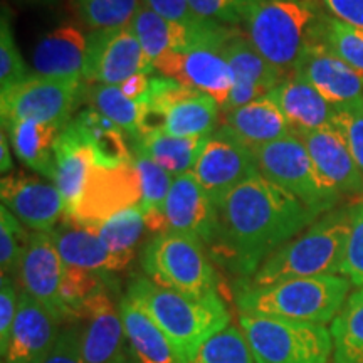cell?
<instances>
[{"instance_id":"cell-1","label":"cell","mask_w":363,"mask_h":363,"mask_svg":"<svg viewBox=\"0 0 363 363\" xmlns=\"http://www.w3.org/2000/svg\"><path fill=\"white\" fill-rule=\"evenodd\" d=\"M217 214L219 227L208 249L229 269L251 278L267 257L323 216L261 175L227 194Z\"/></svg>"},{"instance_id":"cell-2","label":"cell","mask_w":363,"mask_h":363,"mask_svg":"<svg viewBox=\"0 0 363 363\" xmlns=\"http://www.w3.org/2000/svg\"><path fill=\"white\" fill-rule=\"evenodd\" d=\"M170 342L177 363H194L202 345L229 326L230 313L219 298H190L162 288L148 278H135L126 291Z\"/></svg>"},{"instance_id":"cell-3","label":"cell","mask_w":363,"mask_h":363,"mask_svg":"<svg viewBox=\"0 0 363 363\" xmlns=\"http://www.w3.org/2000/svg\"><path fill=\"white\" fill-rule=\"evenodd\" d=\"M328 16L321 0H252L242 21L246 38L288 78Z\"/></svg>"},{"instance_id":"cell-4","label":"cell","mask_w":363,"mask_h":363,"mask_svg":"<svg viewBox=\"0 0 363 363\" xmlns=\"http://www.w3.org/2000/svg\"><path fill=\"white\" fill-rule=\"evenodd\" d=\"M350 220L352 203H340L331 208L306 230L267 257L247 286L257 288L281 281L325 274L342 276Z\"/></svg>"},{"instance_id":"cell-5","label":"cell","mask_w":363,"mask_h":363,"mask_svg":"<svg viewBox=\"0 0 363 363\" xmlns=\"http://www.w3.org/2000/svg\"><path fill=\"white\" fill-rule=\"evenodd\" d=\"M350 281L340 274L289 279L257 288L246 286L238 294V306L239 313L326 325L337 318L350 296Z\"/></svg>"},{"instance_id":"cell-6","label":"cell","mask_w":363,"mask_h":363,"mask_svg":"<svg viewBox=\"0 0 363 363\" xmlns=\"http://www.w3.org/2000/svg\"><path fill=\"white\" fill-rule=\"evenodd\" d=\"M239 328L256 363H328L333 355L325 325L239 313Z\"/></svg>"},{"instance_id":"cell-7","label":"cell","mask_w":363,"mask_h":363,"mask_svg":"<svg viewBox=\"0 0 363 363\" xmlns=\"http://www.w3.org/2000/svg\"><path fill=\"white\" fill-rule=\"evenodd\" d=\"M142 266L153 283L190 298L217 294V274L206 244L192 235L158 234L143 249Z\"/></svg>"},{"instance_id":"cell-8","label":"cell","mask_w":363,"mask_h":363,"mask_svg":"<svg viewBox=\"0 0 363 363\" xmlns=\"http://www.w3.org/2000/svg\"><path fill=\"white\" fill-rule=\"evenodd\" d=\"M140 138L152 133L174 136H211L219 123L220 108L201 91L179 81L157 76L142 101Z\"/></svg>"},{"instance_id":"cell-9","label":"cell","mask_w":363,"mask_h":363,"mask_svg":"<svg viewBox=\"0 0 363 363\" xmlns=\"http://www.w3.org/2000/svg\"><path fill=\"white\" fill-rule=\"evenodd\" d=\"M259 175L293 194L315 211L326 214L340 206L342 195L318 174L303 138L291 133L252 150Z\"/></svg>"},{"instance_id":"cell-10","label":"cell","mask_w":363,"mask_h":363,"mask_svg":"<svg viewBox=\"0 0 363 363\" xmlns=\"http://www.w3.org/2000/svg\"><path fill=\"white\" fill-rule=\"evenodd\" d=\"M234 30L230 26H225L219 33L194 40L185 49L170 51L158 59L153 69L165 78L207 94L222 110L234 84L233 71L222 52V45Z\"/></svg>"},{"instance_id":"cell-11","label":"cell","mask_w":363,"mask_h":363,"mask_svg":"<svg viewBox=\"0 0 363 363\" xmlns=\"http://www.w3.org/2000/svg\"><path fill=\"white\" fill-rule=\"evenodd\" d=\"M81 79L45 78L33 74L0 93L2 123L13 120H35L67 126L81 98Z\"/></svg>"},{"instance_id":"cell-12","label":"cell","mask_w":363,"mask_h":363,"mask_svg":"<svg viewBox=\"0 0 363 363\" xmlns=\"http://www.w3.org/2000/svg\"><path fill=\"white\" fill-rule=\"evenodd\" d=\"M145 224L157 235L165 233L192 235L211 247L217 235L219 214L214 201L190 172L175 177L162 211L145 214Z\"/></svg>"},{"instance_id":"cell-13","label":"cell","mask_w":363,"mask_h":363,"mask_svg":"<svg viewBox=\"0 0 363 363\" xmlns=\"http://www.w3.org/2000/svg\"><path fill=\"white\" fill-rule=\"evenodd\" d=\"M136 206H142V184L133 160L116 167L93 165L83 192L66 217L98 227Z\"/></svg>"},{"instance_id":"cell-14","label":"cell","mask_w":363,"mask_h":363,"mask_svg":"<svg viewBox=\"0 0 363 363\" xmlns=\"http://www.w3.org/2000/svg\"><path fill=\"white\" fill-rule=\"evenodd\" d=\"M153 71L130 24L91 30L83 79L88 84L120 86L138 72Z\"/></svg>"},{"instance_id":"cell-15","label":"cell","mask_w":363,"mask_h":363,"mask_svg":"<svg viewBox=\"0 0 363 363\" xmlns=\"http://www.w3.org/2000/svg\"><path fill=\"white\" fill-rule=\"evenodd\" d=\"M192 174L217 206L240 184L259 175L252 150L217 128L207 138Z\"/></svg>"},{"instance_id":"cell-16","label":"cell","mask_w":363,"mask_h":363,"mask_svg":"<svg viewBox=\"0 0 363 363\" xmlns=\"http://www.w3.org/2000/svg\"><path fill=\"white\" fill-rule=\"evenodd\" d=\"M0 199L2 206L33 233H51L66 216L65 201L56 185L24 172L2 177Z\"/></svg>"},{"instance_id":"cell-17","label":"cell","mask_w":363,"mask_h":363,"mask_svg":"<svg viewBox=\"0 0 363 363\" xmlns=\"http://www.w3.org/2000/svg\"><path fill=\"white\" fill-rule=\"evenodd\" d=\"M65 272L66 264L49 233H30L17 278L22 291L48 308L59 321L72 320L61 296Z\"/></svg>"},{"instance_id":"cell-18","label":"cell","mask_w":363,"mask_h":363,"mask_svg":"<svg viewBox=\"0 0 363 363\" xmlns=\"http://www.w3.org/2000/svg\"><path fill=\"white\" fill-rule=\"evenodd\" d=\"M59 323L48 308L22 291L11 337L2 352L4 363H43L61 335Z\"/></svg>"},{"instance_id":"cell-19","label":"cell","mask_w":363,"mask_h":363,"mask_svg":"<svg viewBox=\"0 0 363 363\" xmlns=\"http://www.w3.org/2000/svg\"><path fill=\"white\" fill-rule=\"evenodd\" d=\"M293 74L308 81L333 106L363 101V74L321 43H313Z\"/></svg>"},{"instance_id":"cell-20","label":"cell","mask_w":363,"mask_h":363,"mask_svg":"<svg viewBox=\"0 0 363 363\" xmlns=\"http://www.w3.org/2000/svg\"><path fill=\"white\" fill-rule=\"evenodd\" d=\"M305 142L318 174L345 197L363 199V172L337 126H326L299 135Z\"/></svg>"},{"instance_id":"cell-21","label":"cell","mask_w":363,"mask_h":363,"mask_svg":"<svg viewBox=\"0 0 363 363\" xmlns=\"http://www.w3.org/2000/svg\"><path fill=\"white\" fill-rule=\"evenodd\" d=\"M49 235L66 266L106 274L125 269L133 261V257L113 252L99 238L96 227L83 225L67 217Z\"/></svg>"},{"instance_id":"cell-22","label":"cell","mask_w":363,"mask_h":363,"mask_svg":"<svg viewBox=\"0 0 363 363\" xmlns=\"http://www.w3.org/2000/svg\"><path fill=\"white\" fill-rule=\"evenodd\" d=\"M88 35L76 24H61L39 39L33 52L34 74L45 78L83 79Z\"/></svg>"},{"instance_id":"cell-23","label":"cell","mask_w":363,"mask_h":363,"mask_svg":"<svg viewBox=\"0 0 363 363\" xmlns=\"http://www.w3.org/2000/svg\"><path fill=\"white\" fill-rule=\"evenodd\" d=\"M278 104L293 133L303 135L326 126H335L337 108L326 101L313 86L296 74L288 76L267 93Z\"/></svg>"},{"instance_id":"cell-24","label":"cell","mask_w":363,"mask_h":363,"mask_svg":"<svg viewBox=\"0 0 363 363\" xmlns=\"http://www.w3.org/2000/svg\"><path fill=\"white\" fill-rule=\"evenodd\" d=\"M79 318L88 320V326L83 330L84 363H111L123 353V321L106 289L93 294L81 306Z\"/></svg>"},{"instance_id":"cell-25","label":"cell","mask_w":363,"mask_h":363,"mask_svg":"<svg viewBox=\"0 0 363 363\" xmlns=\"http://www.w3.org/2000/svg\"><path fill=\"white\" fill-rule=\"evenodd\" d=\"M219 128L251 150L293 133L278 104L267 94L225 113Z\"/></svg>"},{"instance_id":"cell-26","label":"cell","mask_w":363,"mask_h":363,"mask_svg":"<svg viewBox=\"0 0 363 363\" xmlns=\"http://www.w3.org/2000/svg\"><path fill=\"white\" fill-rule=\"evenodd\" d=\"M9 140L19 160L54 184L56 179V142L66 128L54 123H43L35 120H13L2 123Z\"/></svg>"},{"instance_id":"cell-27","label":"cell","mask_w":363,"mask_h":363,"mask_svg":"<svg viewBox=\"0 0 363 363\" xmlns=\"http://www.w3.org/2000/svg\"><path fill=\"white\" fill-rule=\"evenodd\" d=\"M54 158H56L54 185L62 195L67 216L83 192L89 172L94 165V155L79 131L69 123L59 135Z\"/></svg>"},{"instance_id":"cell-28","label":"cell","mask_w":363,"mask_h":363,"mask_svg":"<svg viewBox=\"0 0 363 363\" xmlns=\"http://www.w3.org/2000/svg\"><path fill=\"white\" fill-rule=\"evenodd\" d=\"M118 310L135 363H177L170 342L147 311L128 296L121 298Z\"/></svg>"},{"instance_id":"cell-29","label":"cell","mask_w":363,"mask_h":363,"mask_svg":"<svg viewBox=\"0 0 363 363\" xmlns=\"http://www.w3.org/2000/svg\"><path fill=\"white\" fill-rule=\"evenodd\" d=\"M222 52L233 71V86H247L261 91L266 96L281 81L286 79L283 72H279L261 56L246 34L234 30L222 45Z\"/></svg>"},{"instance_id":"cell-30","label":"cell","mask_w":363,"mask_h":363,"mask_svg":"<svg viewBox=\"0 0 363 363\" xmlns=\"http://www.w3.org/2000/svg\"><path fill=\"white\" fill-rule=\"evenodd\" d=\"M71 123L93 150L94 165L116 167L133 160L125 131L101 113L88 108L78 113Z\"/></svg>"},{"instance_id":"cell-31","label":"cell","mask_w":363,"mask_h":363,"mask_svg":"<svg viewBox=\"0 0 363 363\" xmlns=\"http://www.w3.org/2000/svg\"><path fill=\"white\" fill-rule=\"evenodd\" d=\"M131 30L138 39L145 57L150 65H155L158 59L170 51H180L192 43V30L187 26L175 24L163 19L157 12L142 4L130 22Z\"/></svg>"},{"instance_id":"cell-32","label":"cell","mask_w":363,"mask_h":363,"mask_svg":"<svg viewBox=\"0 0 363 363\" xmlns=\"http://www.w3.org/2000/svg\"><path fill=\"white\" fill-rule=\"evenodd\" d=\"M207 138L208 136H174L160 131L142 136L135 142V148L157 162L175 179L192 172Z\"/></svg>"},{"instance_id":"cell-33","label":"cell","mask_w":363,"mask_h":363,"mask_svg":"<svg viewBox=\"0 0 363 363\" xmlns=\"http://www.w3.org/2000/svg\"><path fill=\"white\" fill-rule=\"evenodd\" d=\"M333 362L363 363V286L347 298L340 313L331 321Z\"/></svg>"},{"instance_id":"cell-34","label":"cell","mask_w":363,"mask_h":363,"mask_svg":"<svg viewBox=\"0 0 363 363\" xmlns=\"http://www.w3.org/2000/svg\"><path fill=\"white\" fill-rule=\"evenodd\" d=\"M81 98L89 104V108L101 113L108 120L120 126L133 138L140 140V118H142V103L126 98L120 86L88 84L81 88Z\"/></svg>"},{"instance_id":"cell-35","label":"cell","mask_w":363,"mask_h":363,"mask_svg":"<svg viewBox=\"0 0 363 363\" xmlns=\"http://www.w3.org/2000/svg\"><path fill=\"white\" fill-rule=\"evenodd\" d=\"M79 19L91 30L128 26L143 0H71Z\"/></svg>"},{"instance_id":"cell-36","label":"cell","mask_w":363,"mask_h":363,"mask_svg":"<svg viewBox=\"0 0 363 363\" xmlns=\"http://www.w3.org/2000/svg\"><path fill=\"white\" fill-rule=\"evenodd\" d=\"M96 229L99 238L113 252L135 257L136 244L143 235V230L147 229V224H145L142 207L136 206L113 216Z\"/></svg>"},{"instance_id":"cell-37","label":"cell","mask_w":363,"mask_h":363,"mask_svg":"<svg viewBox=\"0 0 363 363\" xmlns=\"http://www.w3.org/2000/svg\"><path fill=\"white\" fill-rule=\"evenodd\" d=\"M318 43L326 45L342 61L363 74V30L345 24L328 13L321 26Z\"/></svg>"},{"instance_id":"cell-38","label":"cell","mask_w":363,"mask_h":363,"mask_svg":"<svg viewBox=\"0 0 363 363\" xmlns=\"http://www.w3.org/2000/svg\"><path fill=\"white\" fill-rule=\"evenodd\" d=\"M133 163L138 170L140 184H142V206L140 207H142L143 214L162 211L163 202L174 184V177L135 147Z\"/></svg>"},{"instance_id":"cell-39","label":"cell","mask_w":363,"mask_h":363,"mask_svg":"<svg viewBox=\"0 0 363 363\" xmlns=\"http://www.w3.org/2000/svg\"><path fill=\"white\" fill-rule=\"evenodd\" d=\"M194 363H256L239 326L229 325L199 350Z\"/></svg>"},{"instance_id":"cell-40","label":"cell","mask_w":363,"mask_h":363,"mask_svg":"<svg viewBox=\"0 0 363 363\" xmlns=\"http://www.w3.org/2000/svg\"><path fill=\"white\" fill-rule=\"evenodd\" d=\"M30 233L27 227L9 211L0 207V269L2 276L13 278L19 274L21 261L29 244Z\"/></svg>"},{"instance_id":"cell-41","label":"cell","mask_w":363,"mask_h":363,"mask_svg":"<svg viewBox=\"0 0 363 363\" xmlns=\"http://www.w3.org/2000/svg\"><path fill=\"white\" fill-rule=\"evenodd\" d=\"M104 288L103 272L86 271L79 267L66 266L65 279L61 286V296L67 310H69L72 320H79V310L88 299Z\"/></svg>"},{"instance_id":"cell-42","label":"cell","mask_w":363,"mask_h":363,"mask_svg":"<svg viewBox=\"0 0 363 363\" xmlns=\"http://www.w3.org/2000/svg\"><path fill=\"white\" fill-rule=\"evenodd\" d=\"M29 76L24 59L13 40L11 22L4 12L2 22H0V93L19 84Z\"/></svg>"},{"instance_id":"cell-43","label":"cell","mask_w":363,"mask_h":363,"mask_svg":"<svg viewBox=\"0 0 363 363\" xmlns=\"http://www.w3.org/2000/svg\"><path fill=\"white\" fill-rule=\"evenodd\" d=\"M342 276L350 281L352 286H363V199L352 202L350 235L345 249Z\"/></svg>"},{"instance_id":"cell-44","label":"cell","mask_w":363,"mask_h":363,"mask_svg":"<svg viewBox=\"0 0 363 363\" xmlns=\"http://www.w3.org/2000/svg\"><path fill=\"white\" fill-rule=\"evenodd\" d=\"M252 0H189L195 16L222 26H240Z\"/></svg>"},{"instance_id":"cell-45","label":"cell","mask_w":363,"mask_h":363,"mask_svg":"<svg viewBox=\"0 0 363 363\" xmlns=\"http://www.w3.org/2000/svg\"><path fill=\"white\" fill-rule=\"evenodd\" d=\"M337 108L335 126L342 131L355 162L363 172V101Z\"/></svg>"},{"instance_id":"cell-46","label":"cell","mask_w":363,"mask_h":363,"mask_svg":"<svg viewBox=\"0 0 363 363\" xmlns=\"http://www.w3.org/2000/svg\"><path fill=\"white\" fill-rule=\"evenodd\" d=\"M43 363H84L83 328L79 325L61 331L56 345Z\"/></svg>"},{"instance_id":"cell-47","label":"cell","mask_w":363,"mask_h":363,"mask_svg":"<svg viewBox=\"0 0 363 363\" xmlns=\"http://www.w3.org/2000/svg\"><path fill=\"white\" fill-rule=\"evenodd\" d=\"M19 308V296H17L16 284L12 278L2 276L0 279V352L6 350L9 337Z\"/></svg>"},{"instance_id":"cell-48","label":"cell","mask_w":363,"mask_h":363,"mask_svg":"<svg viewBox=\"0 0 363 363\" xmlns=\"http://www.w3.org/2000/svg\"><path fill=\"white\" fill-rule=\"evenodd\" d=\"M147 7L162 16L163 19L175 22L187 27H197L202 24L203 19L195 16L192 9H190L189 0H143Z\"/></svg>"},{"instance_id":"cell-49","label":"cell","mask_w":363,"mask_h":363,"mask_svg":"<svg viewBox=\"0 0 363 363\" xmlns=\"http://www.w3.org/2000/svg\"><path fill=\"white\" fill-rule=\"evenodd\" d=\"M335 19L363 30V0H321Z\"/></svg>"},{"instance_id":"cell-50","label":"cell","mask_w":363,"mask_h":363,"mask_svg":"<svg viewBox=\"0 0 363 363\" xmlns=\"http://www.w3.org/2000/svg\"><path fill=\"white\" fill-rule=\"evenodd\" d=\"M150 81H152L150 74H147V72H138V74L126 79L125 83H121L120 89L123 91L126 98L133 99V101H142L150 89Z\"/></svg>"},{"instance_id":"cell-51","label":"cell","mask_w":363,"mask_h":363,"mask_svg":"<svg viewBox=\"0 0 363 363\" xmlns=\"http://www.w3.org/2000/svg\"><path fill=\"white\" fill-rule=\"evenodd\" d=\"M0 172L4 175L12 172V157L11 150H9L6 128H2V133H0Z\"/></svg>"},{"instance_id":"cell-52","label":"cell","mask_w":363,"mask_h":363,"mask_svg":"<svg viewBox=\"0 0 363 363\" xmlns=\"http://www.w3.org/2000/svg\"><path fill=\"white\" fill-rule=\"evenodd\" d=\"M111 363H135V362H131V360H128V357L125 355V353H120V355H118L115 360H113Z\"/></svg>"},{"instance_id":"cell-53","label":"cell","mask_w":363,"mask_h":363,"mask_svg":"<svg viewBox=\"0 0 363 363\" xmlns=\"http://www.w3.org/2000/svg\"><path fill=\"white\" fill-rule=\"evenodd\" d=\"M24 2H52V0H24Z\"/></svg>"}]
</instances>
